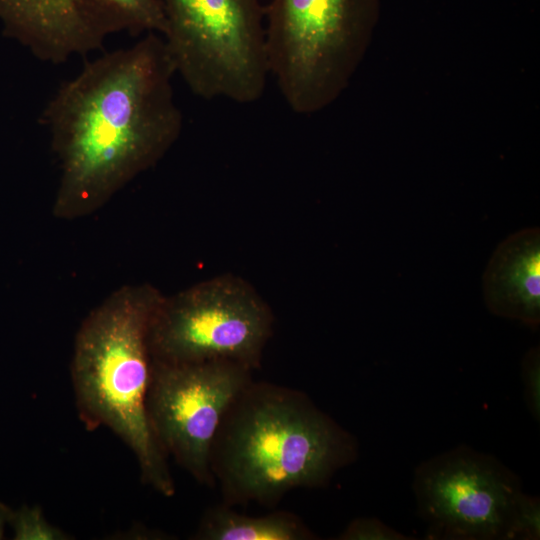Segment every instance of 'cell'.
I'll list each match as a JSON object with an SVG mask.
<instances>
[{"label":"cell","instance_id":"cell-11","mask_svg":"<svg viewBox=\"0 0 540 540\" xmlns=\"http://www.w3.org/2000/svg\"><path fill=\"white\" fill-rule=\"evenodd\" d=\"M201 540H309L315 534L297 516L276 512L264 516L239 514L227 506L207 510L198 526Z\"/></svg>","mask_w":540,"mask_h":540},{"label":"cell","instance_id":"cell-8","mask_svg":"<svg viewBox=\"0 0 540 540\" xmlns=\"http://www.w3.org/2000/svg\"><path fill=\"white\" fill-rule=\"evenodd\" d=\"M413 490L429 539L507 540L521 479L465 445L421 463Z\"/></svg>","mask_w":540,"mask_h":540},{"label":"cell","instance_id":"cell-3","mask_svg":"<svg viewBox=\"0 0 540 540\" xmlns=\"http://www.w3.org/2000/svg\"><path fill=\"white\" fill-rule=\"evenodd\" d=\"M163 296L149 284L123 285L110 293L77 331L71 377L85 426L110 429L133 452L143 482L170 497L174 481L146 405L152 365L149 333Z\"/></svg>","mask_w":540,"mask_h":540},{"label":"cell","instance_id":"cell-6","mask_svg":"<svg viewBox=\"0 0 540 540\" xmlns=\"http://www.w3.org/2000/svg\"><path fill=\"white\" fill-rule=\"evenodd\" d=\"M371 0H272L264 8L269 75L294 113L330 94Z\"/></svg>","mask_w":540,"mask_h":540},{"label":"cell","instance_id":"cell-14","mask_svg":"<svg viewBox=\"0 0 540 540\" xmlns=\"http://www.w3.org/2000/svg\"><path fill=\"white\" fill-rule=\"evenodd\" d=\"M341 540H409V535L398 532L377 518L361 517L352 520L339 535Z\"/></svg>","mask_w":540,"mask_h":540},{"label":"cell","instance_id":"cell-12","mask_svg":"<svg viewBox=\"0 0 540 540\" xmlns=\"http://www.w3.org/2000/svg\"><path fill=\"white\" fill-rule=\"evenodd\" d=\"M9 525L14 530L15 540H68L62 529L52 525L38 505H23L13 511Z\"/></svg>","mask_w":540,"mask_h":540},{"label":"cell","instance_id":"cell-2","mask_svg":"<svg viewBox=\"0 0 540 540\" xmlns=\"http://www.w3.org/2000/svg\"><path fill=\"white\" fill-rule=\"evenodd\" d=\"M358 443L304 393L251 381L226 411L211 471L227 505H275L296 488L326 486Z\"/></svg>","mask_w":540,"mask_h":540},{"label":"cell","instance_id":"cell-9","mask_svg":"<svg viewBox=\"0 0 540 540\" xmlns=\"http://www.w3.org/2000/svg\"><path fill=\"white\" fill-rule=\"evenodd\" d=\"M5 36L59 64L102 47L120 31L163 34L161 0H0Z\"/></svg>","mask_w":540,"mask_h":540},{"label":"cell","instance_id":"cell-13","mask_svg":"<svg viewBox=\"0 0 540 540\" xmlns=\"http://www.w3.org/2000/svg\"><path fill=\"white\" fill-rule=\"evenodd\" d=\"M539 538V498L522 492L515 503L507 540H538Z\"/></svg>","mask_w":540,"mask_h":540},{"label":"cell","instance_id":"cell-15","mask_svg":"<svg viewBox=\"0 0 540 540\" xmlns=\"http://www.w3.org/2000/svg\"><path fill=\"white\" fill-rule=\"evenodd\" d=\"M521 375L524 387V399L527 409L539 421L540 418V351L531 347L521 363Z\"/></svg>","mask_w":540,"mask_h":540},{"label":"cell","instance_id":"cell-16","mask_svg":"<svg viewBox=\"0 0 540 540\" xmlns=\"http://www.w3.org/2000/svg\"><path fill=\"white\" fill-rule=\"evenodd\" d=\"M13 510L7 505L0 502V539L3 538L6 524H9Z\"/></svg>","mask_w":540,"mask_h":540},{"label":"cell","instance_id":"cell-5","mask_svg":"<svg viewBox=\"0 0 540 540\" xmlns=\"http://www.w3.org/2000/svg\"><path fill=\"white\" fill-rule=\"evenodd\" d=\"M273 315L262 297L230 274L163 296L152 320V359L187 364L230 361L259 367Z\"/></svg>","mask_w":540,"mask_h":540},{"label":"cell","instance_id":"cell-10","mask_svg":"<svg viewBox=\"0 0 540 540\" xmlns=\"http://www.w3.org/2000/svg\"><path fill=\"white\" fill-rule=\"evenodd\" d=\"M483 299L499 317L536 329L540 323V231L518 230L503 239L482 275Z\"/></svg>","mask_w":540,"mask_h":540},{"label":"cell","instance_id":"cell-1","mask_svg":"<svg viewBox=\"0 0 540 540\" xmlns=\"http://www.w3.org/2000/svg\"><path fill=\"white\" fill-rule=\"evenodd\" d=\"M174 64L160 34L87 62L43 109L60 177L52 214L75 220L103 208L179 138Z\"/></svg>","mask_w":540,"mask_h":540},{"label":"cell","instance_id":"cell-4","mask_svg":"<svg viewBox=\"0 0 540 540\" xmlns=\"http://www.w3.org/2000/svg\"><path fill=\"white\" fill-rule=\"evenodd\" d=\"M162 38L190 91L205 100L251 104L269 75L259 0H161Z\"/></svg>","mask_w":540,"mask_h":540},{"label":"cell","instance_id":"cell-7","mask_svg":"<svg viewBox=\"0 0 540 540\" xmlns=\"http://www.w3.org/2000/svg\"><path fill=\"white\" fill-rule=\"evenodd\" d=\"M230 361L176 364L152 359L147 413L154 436L197 482L213 485L211 454L221 421L252 381Z\"/></svg>","mask_w":540,"mask_h":540}]
</instances>
